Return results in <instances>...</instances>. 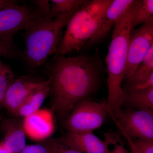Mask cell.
<instances>
[{
    "label": "cell",
    "mask_w": 153,
    "mask_h": 153,
    "mask_svg": "<svg viewBox=\"0 0 153 153\" xmlns=\"http://www.w3.org/2000/svg\"><path fill=\"white\" fill-rule=\"evenodd\" d=\"M49 79L52 108L64 122L74 107L95 90L98 74L88 57L58 55L51 66Z\"/></svg>",
    "instance_id": "obj_1"
},
{
    "label": "cell",
    "mask_w": 153,
    "mask_h": 153,
    "mask_svg": "<svg viewBox=\"0 0 153 153\" xmlns=\"http://www.w3.org/2000/svg\"><path fill=\"white\" fill-rule=\"evenodd\" d=\"M137 4V1H134L114 25L107 55L108 95L106 103L108 113L110 116L116 115L120 111L125 100V93L121 84L124 79L129 43Z\"/></svg>",
    "instance_id": "obj_2"
},
{
    "label": "cell",
    "mask_w": 153,
    "mask_h": 153,
    "mask_svg": "<svg viewBox=\"0 0 153 153\" xmlns=\"http://www.w3.org/2000/svg\"><path fill=\"white\" fill-rule=\"evenodd\" d=\"M76 12L55 18L41 16L24 30V57L30 67H40L49 56L57 54L63 29Z\"/></svg>",
    "instance_id": "obj_3"
},
{
    "label": "cell",
    "mask_w": 153,
    "mask_h": 153,
    "mask_svg": "<svg viewBox=\"0 0 153 153\" xmlns=\"http://www.w3.org/2000/svg\"><path fill=\"white\" fill-rule=\"evenodd\" d=\"M112 0L87 1L72 16L66 25L57 55L78 51L98 30L105 13Z\"/></svg>",
    "instance_id": "obj_4"
},
{
    "label": "cell",
    "mask_w": 153,
    "mask_h": 153,
    "mask_svg": "<svg viewBox=\"0 0 153 153\" xmlns=\"http://www.w3.org/2000/svg\"><path fill=\"white\" fill-rule=\"evenodd\" d=\"M107 114L106 101L84 100L74 107L63 125L67 131H93L103 124Z\"/></svg>",
    "instance_id": "obj_5"
},
{
    "label": "cell",
    "mask_w": 153,
    "mask_h": 153,
    "mask_svg": "<svg viewBox=\"0 0 153 153\" xmlns=\"http://www.w3.org/2000/svg\"><path fill=\"white\" fill-rule=\"evenodd\" d=\"M44 16L38 7L16 4L0 10V41L15 47L13 37L36 19Z\"/></svg>",
    "instance_id": "obj_6"
},
{
    "label": "cell",
    "mask_w": 153,
    "mask_h": 153,
    "mask_svg": "<svg viewBox=\"0 0 153 153\" xmlns=\"http://www.w3.org/2000/svg\"><path fill=\"white\" fill-rule=\"evenodd\" d=\"M116 126L132 140H153V112L149 110L121 109L111 116Z\"/></svg>",
    "instance_id": "obj_7"
},
{
    "label": "cell",
    "mask_w": 153,
    "mask_h": 153,
    "mask_svg": "<svg viewBox=\"0 0 153 153\" xmlns=\"http://www.w3.org/2000/svg\"><path fill=\"white\" fill-rule=\"evenodd\" d=\"M153 43V23L132 30L129 43L124 79L130 77L142 62Z\"/></svg>",
    "instance_id": "obj_8"
},
{
    "label": "cell",
    "mask_w": 153,
    "mask_h": 153,
    "mask_svg": "<svg viewBox=\"0 0 153 153\" xmlns=\"http://www.w3.org/2000/svg\"><path fill=\"white\" fill-rule=\"evenodd\" d=\"M49 82L32 76H23L14 79L6 93L3 106L15 114L21 105L29 96Z\"/></svg>",
    "instance_id": "obj_9"
},
{
    "label": "cell",
    "mask_w": 153,
    "mask_h": 153,
    "mask_svg": "<svg viewBox=\"0 0 153 153\" xmlns=\"http://www.w3.org/2000/svg\"><path fill=\"white\" fill-rule=\"evenodd\" d=\"M23 126L27 137L34 141L43 142L49 139L55 131L54 113L51 110L40 108L23 118Z\"/></svg>",
    "instance_id": "obj_10"
},
{
    "label": "cell",
    "mask_w": 153,
    "mask_h": 153,
    "mask_svg": "<svg viewBox=\"0 0 153 153\" xmlns=\"http://www.w3.org/2000/svg\"><path fill=\"white\" fill-rule=\"evenodd\" d=\"M65 144L82 153H107V144L92 131H67L60 138Z\"/></svg>",
    "instance_id": "obj_11"
},
{
    "label": "cell",
    "mask_w": 153,
    "mask_h": 153,
    "mask_svg": "<svg viewBox=\"0 0 153 153\" xmlns=\"http://www.w3.org/2000/svg\"><path fill=\"white\" fill-rule=\"evenodd\" d=\"M134 2V0H113L102 18L98 30L88 44H94L104 38Z\"/></svg>",
    "instance_id": "obj_12"
},
{
    "label": "cell",
    "mask_w": 153,
    "mask_h": 153,
    "mask_svg": "<svg viewBox=\"0 0 153 153\" xmlns=\"http://www.w3.org/2000/svg\"><path fill=\"white\" fill-rule=\"evenodd\" d=\"M4 131L3 143L7 149L11 153H21L27 146L23 118L17 117L7 121Z\"/></svg>",
    "instance_id": "obj_13"
},
{
    "label": "cell",
    "mask_w": 153,
    "mask_h": 153,
    "mask_svg": "<svg viewBox=\"0 0 153 153\" xmlns=\"http://www.w3.org/2000/svg\"><path fill=\"white\" fill-rule=\"evenodd\" d=\"M86 1L84 0H39L34 1V3L44 16L55 18L76 12Z\"/></svg>",
    "instance_id": "obj_14"
},
{
    "label": "cell",
    "mask_w": 153,
    "mask_h": 153,
    "mask_svg": "<svg viewBox=\"0 0 153 153\" xmlns=\"http://www.w3.org/2000/svg\"><path fill=\"white\" fill-rule=\"evenodd\" d=\"M50 93V80L46 85L33 92L26 99L15 114L17 117L24 118L41 108V107Z\"/></svg>",
    "instance_id": "obj_15"
},
{
    "label": "cell",
    "mask_w": 153,
    "mask_h": 153,
    "mask_svg": "<svg viewBox=\"0 0 153 153\" xmlns=\"http://www.w3.org/2000/svg\"><path fill=\"white\" fill-rule=\"evenodd\" d=\"M126 103L136 109L153 110V88L124 91Z\"/></svg>",
    "instance_id": "obj_16"
},
{
    "label": "cell",
    "mask_w": 153,
    "mask_h": 153,
    "mask_svg": "<svg viewBox=\"0 0 153 153\" xmlns=\"http://www.w3.org/2000/svg\"><path fill=\"white\" fill-rule=\"evenodd\" d=\"M153 71V43L142 62L133 74L126 79L127 87L141 82Z\"/></svg>",
    "instance_id": "obj_17"
},
{
    "label": "cell",
    "mask_w": 153,
    "mask_h": 153,
    "mask_svg": "<svg viewBox=\"0 0 153 153\" xmlns=\"http://www.w3.org/2000/svg\"><path fill=\"white\" fill-rule=\"evenodd\" d=\"M153 23V0L137 1L133 20V28Z\"/></svg>",
    "instance_id": "obj_18"
},
{
    "label": "cell",
    "mask_w": 153,
    "mask_h": 153,
    "mask_svg": "<svg viewBox=\"0 0 153 153\" xmlns=\"http://www.w3.org/2000/svg\"><path fill=\"white\" fill-rule=\"evenodd\" d=\"M14 79L10 66L4 64L0 68V107L3 106L7 91Z\"/></svg>",
    "instance_id": "obj_19"
},
{
    "label": "cell",
    "mask_w": 153,
    "mask_h": 153,
    "mask_svg": "<svg viewBox=\"0 0 153 153\" xmlns=\"http://www.w3.org/2000/svg\"><path fill=\"white\" fill-rule=\"evenodd\" d=\"M104 137L107 144V153H129L119 134L107 133L104 134Z\"/></svg>",
    "instance_id": "obj_20"
},
{
    "label": "cell",
    "mask_w": 153,
    "mask_h": 153,
    "mask_svg": "<svg viewBox=\"0 0 153 153\" xmlns=\"http://www.w3.org/2000/svg\"><path fill=\"white\" fill-rule=\"evenodd\" d=\"M21 153H52L51 139L25 146Z\"/></svg>",
    "instance_id": "obj_21"
},
{
    "label": "cell",
    "mask_w": 153,
    "mask_h": 153,
    "mask_svg": "<svg viewBox=\"0 0 153 153\" xmlns=\"http://www.w3.org/2000/svg\"><path fill=\"white\" fill-rule=\"evenodd\" d=\"M52 153H82L69 147L60 138L51 139Z\"/></svg>",
    "instance_id": "obj_22"
},
{
    "label": "cell",
    "mask_w": 153,
    "mask_h": 153,
    "mask_svg": "<svg viewBox=\"0 0 153 153\" xmlns=\"http://www.w3.org/2000/svg\"><path fill=\"white\" fill-rule=\"evenodd\" d=\"M132 140L137 147L142 153H153V140Z\"/></svg>",
    "instance_id": "obj_23"
},
{
    "label": "cell",
    "mask_w": 153,
    "mask_h": 153,
    "mask_svg": "<svg viewBox=\"0 0 153 153\" xmlns=\"http://www.w3.org/2000/svg\"><path fill=\"white\" fill-rule=\"evenodd\" d=\"M146 88H153V71L141 82L132 86L127 87L126 90H137Z\"/></svg>",
    "instance_id": "obj_24"
},
{
    "label": "cell",
    "mask_w": 153,
    "mask_h": 153,
    "mask_svg": "<svg viewBox=\"0 0 153 153\" xmlns=\"http://www.w3.org/2000/svg\"><path fill=\"white\" fill-rule=\"evenodd\" d=\"M17 54L16 47L0 41V56L6 58H12Z\"/></svg>",
    "instance_id": "obj_25"
},
{
    "label": "cell",
    "mask_w": 153,
    "mask_h": 153,
    "mask_svg": "<svg viewBox=\"0 0 153 153\" xmlns=\"http://www.w3.org/2000/svg\"><path fill=\"white\" fill-rule=\"evenodd\" d=\"M125 138L126 140L128 143L130 149L131 153H143L138 149L136 146L134 144L133 140L131 139L123 131H120Z\"/></svg>",
    "instance_id": "obj_26"
},
{
    "label": "cell",
    "mask_w": 153,
    "mask_h": 153,
    "mask_svg": "<svg viewBox=\"0 0 153 153\" xmlns=\"http://www.w3.org/2000/svg\"><path fill=\"white\" fill-rule=\"evenodd\" d=\"M18 2L13 0H0V10L18 4Z\"/></svg>",
    "instance_id": "obj_27"
},
{
    "label": "cell",
    "mask_w": 153,
    "mask_h": 153,
    "mask_svg": "<svg viewBox=\"0 0 153 153\" xmlns=\"http://www.w3.org/2000/svg\"><path fill=\"white\" fill-rule=\"evenodd\" d=\"M0 153H11L7 149L3 143H0Z\"/></svg>",
    "instance_id": "obj_28"
},
{
    "label": "cell",
    "mask_w": 153,
    "mask_h": 153,
    "mask_svg": "<svg viewBox=\"0 0 153 153\" xmlns=\"http://www.w3.org/2000/svg\"><path fill=\"white\" fill-rule=\"evenodd\" d=\"M4 63H3V62L0 60V68H1L2 66L4 65Z\"/></svg>",
    "instance_id": "obj_29"
},
{
    "label": "cell",
    "mask_w": 153,
    "mask_h": 153,
    "mask_svg": "<svg viewBox=\"0 0 153 153\" xmlns=\"http://www.w3.org/2000/svg\"><path fill=\"white\" fill-rule=\"evenodd\" d=\"M152 111H153V110H152Z\"/></svg>",
    "instance_id": "obj_30"
}]
</instances>
